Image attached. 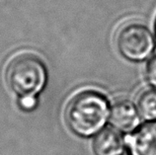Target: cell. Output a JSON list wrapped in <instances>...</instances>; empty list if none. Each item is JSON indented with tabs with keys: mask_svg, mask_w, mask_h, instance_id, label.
<instances>
[{
	"mask_svg": "<svg viewBox=\"0 0 156 155\" xmlns=\"http://www.w3.org/2000/svg\"><path fill=\"white\" fill-rule=\"evenodd\" d=\"M109 104L102 94L87 90L70 100L65 111L66 123L81 136H90L100 130L109 117Z\"/></svg>",
	"mask_w": 156,
	"mask_h": 155,
	"instance_id": "6da1fadb",
	"label": "cell"
},
{
	"mask_svg": "<svg viewBox=\"0 0 156 155\" xmlns=\"http://www.w3.org/2000/svg\"><path fill=\"white\" fill-rule=\"evenodd\" d=\"M46 68L38 56L31 52L19 54L10 60L6 69L8 86L21 96H34L43 89Z\"/></svg>",
	"mask_w": 156,
	"mask_h": 155,
	"instance_id": "7a4b0ae2",
	"label": "cell"
},
{
	"mask_svg": "<svg viewBox=\"0 0 156 155\" xmlns=\"http://www.w3.org/2000/svg\"><path fill=\"white\" fill-rule=\"evenodd\" d=\"M117 44L122 56L137 62L151 55L155 48V41L146 26L140 23H129L119 31Z\"/></svg>",
	"mask_w": 156,
	"mask_h": 155,
	"instance_id": "3957f363",
	"label": "cell"
},
{
	"mask_svg": "<svg viewBox=\"0 0 156 155\" xmlns=\"http://www.w3.org/2000/svg\"><path fill=\"white\" fill-rule=\"evenodd\" d=\"M126 143L130 155H156V121L138 128Z\"/></svg>",
	"mask_w": 156,
	"mask_h": 155,
	"instance_id": "277c9868",
	"label": "cell"
},
{
	"mask_svg": "<svg viewBox=\"0 0 156 155\" xmlns=\"http://www.w3.org/2000/svg\"><path fill=\"white\" fill-rule=\"evenodd\" d=\"M110 123L115 129L129 132L139 124V116L136 108L128 100H121L114 103L109 113Z\"/></svg>",
	"mask_w": 156,
	"mask_h": 155,
	"instance_id": "5b68a950",
	"label": "cell"
},
{
	"mask_svg": "<svg viewBox=\"0 0 156 155\" xmlns=\"http://www.w3.org/2000/svg\"><path fill=\"white\" fill-rule=\"evenodd\" d=\"M93 148L96 155H120L125 148L124 138L116 130L106 129L97 134Z\"/></svg>",
	"mask_w": 156,
	"mask_h": 155,
	"instance_id": "8992f818",
	"label": "cell"
},
{
	"mask_svg": "<svg viewBox=\"0 0 156 155\" xmlns=\"http://www.w3.org/2000/svg\"><path fill=\"white\" fill-rule=\"evenodd\" d=\"M137 108L144 120H156V91L146 90L141 93L137 100Z\"/></svg>",
	"mask_w": 156,
	"mask_h": 155,
	"instance_id": "52a82bcc",
	"label": "cell"
},
{
	"mask_svg": "<svg viewBox=\"0 0 156 155\" xmlns=\"http://www.w3.org/2000/svg\"><path fill=\"white\" fill-rule=\"evenodd\" d=\"M146 78L151 86L156 88V55L153 56L147 64Z\"/></svg>",
	"mask_w": 156,
	"mask_h": 155,
	"instance_id": "ba28073f",
	"label": "cell"
},
{
	"mask_svg": "<svg viewBox=\"0 0 156 155\" xmlns=\"http://www.w3.org/2000/svg\"><path fill=\"white\" fill-rule=\"evenodd\" d=\"M37 106V100L35 96H24L20 100V107L25 111H31Z\"/></svg>",
	"mask_w": 156,
	"mask_h": 155,
	"instance_id": "9c48e42d",
	"label": "cell"
},
{
	"mask_svg": "<svg viewBox=\"0 0 156 155\" xmlns=\"http://www.w3.org/2000/svg\"><path fill=\"white\" fill-rule=\"evenodd\" d=\"M155 31H156V22H155Z\"/></svg>",
	"mask_w": 156,
	"mask_h": 155,
	"instance_id": "30bf717a",
	"label": "cell"
}]
</instances>
